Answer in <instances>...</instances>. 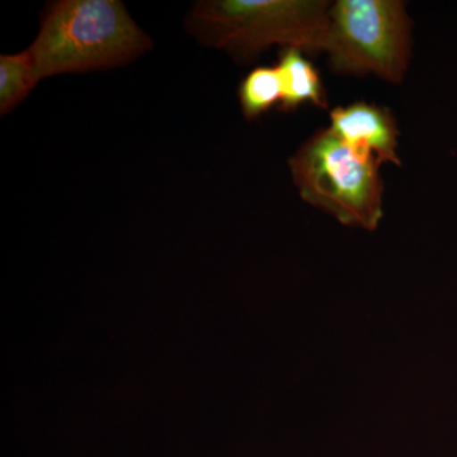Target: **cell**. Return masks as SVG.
Here are the masks:
<instances>
[{
  "instance_id": "8",
  "label": "cell",
  "mask_w": 457,
  "mask_h": 457,
  "mask_svg": "<svg viewBox=\"0 0 457 457\" xmlns=\"http://www.w3.org/2000/svg\"><path fill=\"white\" fill-rule=\"evenodd\" d=\"M281 99V79L276 66H258L240 83V107L246 120L258 119L279 106Z\"/></svg>"
},
{
  "instance_id": "7",
  "label": "cell",
  "mask_w": 457,
  "mask_h": 457,
  "mask_svg": "<svg viewBox=\"0 0 457 457\" xmlns=\"http://www.w3.org/2000/svg\"><path fill=\"white\" fill-rule=\"evenodd\" d=\"M38 82L29 50L0 56V113L11 112L25 101Z\"/></svg>"
},
{
  "instance_id": "5",
  "label": "cell",
  "mask_w": 457,
  "mask_h": 457,
  "mask_svg": "<svg viewBox=\"0 0 457 457\" xmlns=\"http://www.w3.org/2000/svg\"><path fill=\"white\" fill-rule=\"evenodd\" d=\"M329 129L357 152L374 155L381 163L402 165L398 125L386 107L360 101L333 108Z\"/></svg>"
},
{
  "instance_id": "1",
  "label": "cell",
  "mask_w": 457,
  "mask_h": 457,
  "mask_svg": "<svg viewBox=\"0 0 457 457\" xmlns=\"http://www.w3.org/2000/svg\"><path fill=\"white\" fill-rule=\"evenodd\" d=\"M152 41L117 0H62L51 5L29 47L38 79L123 66Z\"/></svg>"
},
{
  "instance_id": "6",
  "label": "cell",
  "mask_w": 457,
  "mask_h": 457,
  "mask_svg": "<svg viewBox=\"0 0 457 457\" xmlns=\"http://www.w3.org/2000/svg\"><path fill=\"white\" fill-rule=\"evenodd\" d=\"M278 68L281 79L282 99L279 108L291 112L303 104L328 107V98L320 75L303 51L285 49L279 55Z\"/></svg>"
},
{
  "instance_id": "2",
  "label": "cell",
  "mask_w": 457,
  "mask_h": 457,
  "mask_svg": "<svg viewBox=\"0 0 457 457\" xmlns=\"http://www.w3.org/2000/svg\"><path fill=\"white\" fill-rule=\"evenodd\" d=\"M330 7L324 0H210L194 8L188 29L204 44L240 59L273 45L324 53Z\"/></svg>"
},
{
  "instance_id": "3",
  "label": "cell",
  "mask_w": 457,
  "mask_h": 457,
  "mask_svg": "<svg viewBox=\"0 0 457 457\" xmlns=\"http://www.w3.org/2000/svg\"><path fill=\"white\" fill-rule=\"evenodd\" d=\"M381 162L343 143L329 128L288 159L294 185L312 206L345 227L374 231L384 218Z\"/></svg>"
},
{
  "instance_id": "4",
  "label": "cell",
  "mask_w": 457,
  "mask_h": 457,
  "mask_svg": "<svg viewBox=\"0 0 457 457\" xmlns=\"http://www.w3.org/2000/svg\"><path fill=\"white\" fill-rule=\"evenodd\" d=\"M411 20L400 0H338L329 11L326 50L330 71L404 80L413 55Z\"/></svg>"
}]
</instances>
